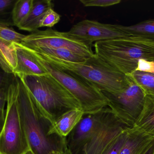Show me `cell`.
Segmentation results:
<instances>
[{
  "label": "cell",
  "instance_id": "cell-16",
  "mask_svg": "<svg viewBox=\"0 0 154 154\" xmlns=\"http://www.w3.org/2000/svg\"><path fill=\"white\" fill-rule=\"evenodd\" d=\"M128 137L119 154H145L154 138L126 128Z\"/></svg>",
  "mask_w": 154,
  "mask_h": 154
},
{
  "label": "cell",
  "instance_id": "cell-20",
  "mask_svg": "<svg viewBox=\"0 0 154 154\" xmlns=\"http://www.w3.org/2000/svg\"><path fill=\"white\" fill-rule=\"evenodd\" d=\"M34 0H17L11 10L13 24L19 28L29 14Z\"/></svg>",
  "mask_w": 154,
  "mask_h": 154
},
{
  "label": "cell",
  "instance_id": "cell-28",
  "mask_svg": "<svg viewBox=\"0 0 154 154\" xmlns=\"http://www.w3.org/2000/svg\"><path fill=\"white\" fill-rule=\"evenodd\" d=\"M15 0H0V14L7 12L9 9H12Z\"/></svg>",
  "mask_w": 154,
  "mask_h": 154
},
{
  "label": "cell",
  "instance_id": "cell-14",
  "mask_svg": "<svg viewBox=\"0 0 154 154\" xmlns=\"http://www.w3.org/2000/svg\"><path fill=\"white\" fill-rule=\"evenodd\" d=\"M128 129L154 138V96H146L142 113L134 126Z\"/></svg>",
  "mask_w": 154,
  "mask_h": 154
},
{
  "label": "cell",
  "instance_id": "cell-3",
  "mask_svg": "<svg viewBox=\"0 0 154 154\" xmlns=\"http://www.w3.org/2000/svg\"><path fill=\"white\" fill-rule=\"evenodd\" d=\"M19 78L17 102L20 117L31 150L35 154H50L57 149L61 138L48 135L50 124L43 118L23 79Z\"/></svg>",
  "mask_w": 154,
  "mask_h": 154
},
{
  "label": "cell",
  "instance_id": "cell-13",
  "mask_svg": "<svg viewBox=\"0 0 154 154\" xmlns=\"http://www.w3.org/2000/svg\"><path fill=\"white\" fill-rule=\"evenodd\" d=\"M81 109L69 110L61 115L49 127L48 135L66 138L79 123L84 116Z\"/></svg>",
  "mask_w": 154,
  "mask_h": 154
},
{
  "label": "cell",
  "instance_id": "cell-15",
  "mask_svg": "<svg viewBox=\"0 0 154 154\" xmlns=\"http://www.w3.org/2000/svg\"><path fill=\"white\" fill-rule=\"evenodd\" d=\"M53 6L51 0H34L29 14L19 29L31 33L38 30L40 21L42 16L48 10L53 8Z\"/></svg>",
  "mask_w": 154,
  "mask_h": 154
},
{
  "label": "cell",
  "instance_id": "cell-10",
  "mask_svg": "<svg viewBox=\"0 0 154 154\" xmlns=\"http://www.w3.org/2000/svg\"><path fill=\"white\" fill-rule=\"evenodd\" d=\"M66 33L91 45L95 42L129 36L120 29L119 24L101 23L89 20L79 22Z\"/></svg>",
  "mask_w": 154,
  "mask_h": 154
},
{
  "label": "cell",
  "instance_id": "cell-5",
  "mask_svg": "<svg viewBox=\"0 0 154 154\" xmlns=\"http://www.w3.org/2000/svg\"><path fill=\"white\" fill-rule=\"evenodd\" d=\"M30 51L49 73L76 99L84 115L95 114L108 106L106 97L91 82L74 72L55 67Z\"/></svg>",
  "mask_w": 154,
  "mask_h": 154
},
{
  "label": "cell",
  "instance_id": "cell-27",
  "mask_svg": "<svg viewBox=\"0 0 154 154\" xmlns=\"http://www.w3.org/2000/svg\"><path fill=\"white\" fill-rule=\"evenodd\" d=\"M50 154H72L67 145L66 138H61L57 149L52 151Z\"/></svg>",
  "mask_w": 154,
  "mask_h": 154
},
{
  "label": "cell",
  "instance_id": "cell-30",
  "mask_svg": "<svg viewBox=\"0 0 154 154\" xmlns=\"http://www.w3.org/2000/svg\"><path fill=\"white\" fill-rule=\"evenodd\" d=\"M23 154H35L34 152H32V151L31 149H30L29 150V151H27V152H26L25 153H24Z\"/></svg>",
  "mask_w": 154,
  "mask_h": 154
},
{
  "label": "cell",
  "instance_id": "cell-6",
  "mask_svg": "<svg viewBox=\"0 0 154 154\" xmlns=\"http://www.w3.org/2000/svg\"><path fill=\"white\" fill-rule=\"evenodd\" d=\"M18 86L19 78L14 75L7 91L4 123L0 132V154H23L31 149L20 117Z\"/></svg>",
  "mask_w": 154,
  "mask_h": 154
},
{
  "label": "cell",
  "instance_id": "cell-4",
  "mask_svg": "<svg viewBox=\"0 0 154 154\" xmlns=\"http://www.w3.org/2000/svg\"><path fill=\"white\" fill-rule=\"evenodd\" d=\"M29 50L55 67L69 71L84 78L100 91L120 92L129 84L128 75L117 70L95 54L86 59L84 62L74 63L44 56Z\"/></svg>",
  "mask_w": 154,
  "mask_h": 154
},
{
  "label": "cell",
  "instance_id": "cell-17",
  "mask_svg": "<svg viewBox=\"0 0 154 154\" xmlns=\"http://www.w3.org/2000/svg\"><path fill=\"white\" fill-rule=\"evenodd\" d=\"M17 65L14 43L0 38V67L5 73L14 75Z\"/></svg>",
  "mask_w": 154,
  "mask_h": 154
},
{
  "label": "cell",
  "instance_id": "cell-7",
  "mask_svg": "<svg viewBox=\"0 0 154 154\" xmlns=\"http://www.w3.org/2000/svg\"><path fill=\"white\" fill-rule=\"evenodd\" d=\"M129 77L128 86L122 91L116 93L101 91L107 99L108 107L116 117L126 127L132 128L142 113L146 95Z\"/></svg>",
  "mask_w": 154,
  "mask_h": 154
},
{
  "label": "cell",
  "instance_id": "cell-24",
  "mask_svg": "<svg viewBox=\"0 0 154 154\" xmlns=\"http://www.w3.org/2000/svg\"><path fill=\"white\" fill-rule=\"evenodd\" d=\"M60 15L54 11L53 8L48 10L41 20L39 27L51 28L60 20Z\"/></svg>",
  "mask_w": 154,
  "mask_h": 154
},
{
  "label": "cell",
  "instance_id": "cell-12",
  "mask_svg": "<svg viewBox=\"0 0 154 154\" xmlns=\"http://www.w3.org/2000/svg\"><path fill=\"white\" fill-rule=\"evenodd\" d=\"M17 58L14 75L42 76L49 73L35 55L20 43H14Z\"/></svg>",
  "mask_w": 154,
  "mask_h": 154
},
{
  "label": "cell",
  "instance_id": "cell-2",
  "mask_svg": "<svg viewBox=\"0 0 154 154\" xmlns=\"http://www.w3.org/2000/svg\"><path fill=\"white\" fill-rule=\"evenodd\" d=\"M93 46L96 55L125 75L136 70L140 60L154 61V39L129 36L97 42Z\"/></svg>",
  "mask_w": 154,
  "mask_h": 154
},
{
  "label": "cell",
  "instance_id": "cell-31",
  "mask_svg": "<svg viewBox=\"0 0 154 154\" xmlns=\"http://www.w3.org/2000/svg\"></svg>",
  "mask_w": 154,
  "mask_h": 154
},
{
  "label": "cell",
  "instance_id": "cell-22",
  "mask_svg": "<svg viewBox=\"0 0 154 154\" xmlns=\"http://www.w3.org/2000/svg\"><path fill=\"white\" fill-rule=\"evenodd\" d=\"M128 75L146 95L154 96V73L135 71Z\"/></svg>",
  "mask_w": 154,
  "mask_h": 154
},
{
  "label": "cell",
  "instance_id": "cell-8",
  "mask_svg": "<svg viewBox=\"0 0 154 154\" xmlns=\"http://www.w3.org/2000/svg\"><path fill=\"white\" fill-rule=\"evenodd\" d=\"M20 43L30 49L40 48L66 49L87 58L95 54L92 51V45L66 32L51 29L45 30H38L32 32L26 35Z\"/></svg>",
  "mask_w": 154,
  "mask_h": 154
},
{
  "label": "cell",
  "instance_id": "cell-26",
  "mask_svg": "<svg viewBox=\"0 0 154 154\" xmlns=\"http://www.w3.org/2000/svg\"><path fill=\"white\" fill-rule=\"evenodd\" d=\"M127 137L128 133L126 129L125 131L118 137L106 154H120Z\"/></svg>",
  "mask_w": 154,
  "mask_h": 154
},
{
  "label": "cell",
  "instance_id": "cell-11",
  "mask_svg": "<svg viewBox=\"0 0 154 154\" xmlns=\"http://www.w3.org/2000/svg\"><path fill=\"white\" fill-rule=\"evenodd\" d=\"M107 107L95 114L84 115L66 137L67 145L72 154H77L97 130L103 121Z\"/></svg>",
  "mask_w": 154,
  "mask_h": 154
},
{
  "label": "cell",
  "instance_id": "cell-9",
  "mask_svg": "<svg viewBox=\"0 0 154 154\" xmlns=\"http://www.w3.org/2000/svg\"><path fill=\"white\" fill-rule=\"evenodd\" d=\"M127 128L108 107L101 124L77 154H106Z\"/></svg>",
  "mask_w": 154,
  "mask_h": 154
},
{
  "label": "cell",
  "instance_id": "cell-18",
  "mask_svg": "<svg viewBox=\"0 0 154 154\" xmlns=\"http://www.w3.org/2000/svg\"><path fill=\"white\" fill-rule=\"evenodd\" d=\"M30 50L44 56L74 63H81L84 62L86 59L88 58L66 49L40 48Z\"/></svg>",
  "mask_w": 154,
  "mask_h": 154
},
{
  "label": "cell",
  "instance_id": "cell-23",
  "mask_svg": "<svg viewBox=\"0 0 154 154\" xmlns=\"http://www.w3.org/2000/svg\"><path fill=\"white\" fill-rule=\"evenodd\" d=\"M10 25L0 20V38L13 43H20L26 35L17 32Z\"/></svg>",
  "mask_w": 154,
  "mask_h": 154
},
{
  "label": "cell",
  "instance_id": "cell-25",
  "mask_svg": "<svg viewBox=\"0 0 154 154\" xmlns=\"http://www.w3.org/2000/svg\"><path fill=\"white\" fill-rule=\"evenodd\" d=\"M80 2L85 6L106 7L118 4L121 0H81Z\"/></svg>",
  "mask_w": 154,
  "mask_h": 154
},
{
  "label": "cell",
  "instance_id": "cell-21",
  "mask_svg": "<svg viewBox=\"0 0 154 154\" xmlns=\"http://www.w3.org/2000/svg\"><path fill=\"white\" fill-rule=\"evenodd\" d=\"M14 75L5 73L0 67V132L2 128L5 117L8 89L13 80Z\"/></svg>",
  "mask_w": 154,
  "mask_h": 154
},
{
  "label": "cell",
  "instance_id": "cell-19",
  "mask_svg": "<svg viewBox=\"0 0 154 154\" xmlns=\"http://www.w3.org/2000/svg\"><path fill=\"white\" fill-rule=\"evenodd\" d=\"M119 27L128 36L154 39V19L143 21L131 26L119 25Z\"/></svg>",
  "mask_w": 154,
  "mask_h": 154
},
{
  "label": "cell",
  "instance_id": "cell-1",
  "mask_svg": "<svg viewBox=\"0 0 154 154\" xmlns=\"http://www.w3.org/2000/svg\"><path fill=\"white\" fill-rule=\"evenodd\" d=\"M20 76L30 92L40 114L50 124L67 111L81 109L76 99L50 73Z\"/></svg>",
  "mask_w": 154,
  "mask_h": 154
},
{
  "label": "cell",
  "instance_id": "cell-29",
  "mask_svg": "<svg viewBox=\"0 0 154 154\" xmlns=\"http://www.w3.org/2000/svg\"><path fill=\"white\" fill-rule=\"evenodd\" d=\"M154 152V139L151 146L145 154H153Z\"/></svg>",
  "mask_w": 154,
  "mask_h": 154
}]
</instances>
